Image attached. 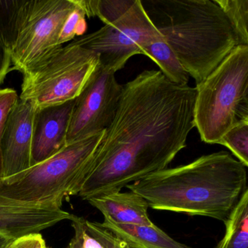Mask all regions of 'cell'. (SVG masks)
I'll return each mask as SVG.
<instances>
[{
    "label": "cell",
    "mask_w": 248,
    "mask_h": 248,
    "mask_svg": "<svg viewBox=\"0 0 248 248\" xmlns=\"http://www.w3.org/2000/svg\"><path fill=\"white\" fill-rule=\"evenodd\" d=\"M123 86L114 120L81 184L78 195L86 201L168 168L194 127L196 88L172 83L156 70Z\"/></svg>",
    "instance_id": "cell-1"
},
{
    "label": "cell",
    "mask_w": 248,
    "mask_h": 248,
    "mask_svg": "<svg viewBox=\"0 0 248 248\" xmlns=\"http://www.w3.org/2000/svg\"><path fill=\"white\" fill-rule=\"evenodd\" d=\"M149 207L226 222L248 190V167L222 151L150 174L126 186Z\"/></svg>",
    "instance_id": "cell-2"
},
{
    "label": "cell",
    "mask_w": 248,
    "mask_h": 248,
    "mask_svg": "<svg viewBox=\"0 0 248 248\" xmlns=\"http://www.w3.org/2000/svg\"><path fill=\"white\" fill-rule=\"evenodd\" d=\"M155 28L197 84L237 46L215 0H140Z\"/></svg>",
    "instance_id": "cell-3"
},
{
    "label": "cell",
    "mask_w": 248,
    "mask_h": 248,
    "mask_svg": "<svg viewBox=\"0 0 248 248\" xmlns=\"http://www.w3.org/2000/svg\"><path fill=\"white\" fill-rule=\"evenodd\" d=\"M104 132L66 145L48 159L0 181V197L10 202L61 209L78 195Z\"/></svg>",
    "instance_id": "cell-4"
},
{
    "label": "cell",
    "mask_w": 248,
    "mask_h": 248,
    "mask_svg": "<svg viewBox=\"0 0 248 248\" xmlns=\"http://www.w3.org/2000/svg\"><path fill=\"white\" fill-rule=\"evenodd\" d=\"M77 0H0V34L14 70L27 69L62 46L59 34Z\"/></svg>",
    "instance_id": "cell-5"
},
{
    "label": "cell",
    "mask_w": 248,
    "mask_h": 248,
    "mask_svg": "<svg viewBox=\"0 0 248 248\" xmlns=\"http://www.w3.org/2000/svg\"><path fill=\"white\" fill-rule=\"evenodd\" d=\"M194 127L204 143H217L233 125L248 121V46H237L196 87Z\"/></svg>",
    "instance_id": "cell-6"
},
{
    "label": "cell",
    "mask_w": 248,
    "mask_h": 248,
    "mask_svg": "<svg viewBox=\"0 0 248 248\" xmlns=\"http://www.w3.org/2000/svg\"><path fill=\"white\" fill-rule=\"evenodd\" d=\"M99 63V55L69 44L52 52L23 75L19 99L37 109L75 100Z\"/></svg>",
    "instance_id": "cell-7"
},
{
    "label": "cell",
    "mask_w": 248,
    "mask_h": 248,
    "mask_svg": "<svg viewBox=\"0 0 248 248\" xmlns=\"http://www.w3.org/2000/svg\"><path fill=\"white\" fill-rule=\"evenodd\" d=\"M162 38L142 6L136 0L133 6L117 21L89 34L77 37L70 44L99 55V62L116 73L136 55H142V47Z\"/></svg>",
    "instance_id": "cell-8"
},
{
    "label": "cell",
    "mask_w": 248,
    "mask_h": 248,
    "mask_svg": "<svg viewBox=\"0 0 248 248\" xmlns=\"http://www.w3.org/2000/svg\"><path fill=\"white\" fill-rule=\"evenodd\" d=\"M123 89L115 73L99 62L75 98L66 145L105 131L114 120Z\"/></svg>",
    "instance_id": "cell-9"
},
{
    "label": "cell",
    "mask_w": 248,
    "mask_h": 248,
    "mask_svg": "<svg viewBox=\"0 0 248 248\" xmlns=\"http://www.w3.org/2000/svg\"><path fill=\"white\" fill-rule=\"evenodd\" d=\"M36 111L37 108L31 102L18 98L7 118L2 136L5 178L31 167Z\"/></svg>",
    "instance_id": "cell-10"
},
{
    "label": "cell",
    "mask_w": 248,
    "mask_h": 248,
    "mask_svg": "<svg viewBox=\"0 0 248 248\" xmlns=\"http://www.w3.org/2000/svg\"><path fill=\"white\" fill-rule=\"evenodd\" d=\"M75 99L37 109L34 117L31 167L53 156L66 145Z\"/></svg>",
    "instance_id": "cell-11"
},
{
    "label": "cell",
    "mask_w": 248,
    "mask_h": 248,
    "mask_svg": "<svg viewBox=\"0 0 248 248\" xmlns=\"http://www.w3.org/2000/svg\"><path fill=\"white\" fill-rule=\"evenodd\" d=\"M72 217L62 208L15 204L0 197V234L12 239L40 233Z\"/></svg>",
    "instance_id": "cell-12"
},
{
    "label": "cell",
    "mask_w": 248,
    "mask_h": 248,
    "mask_svg": "<svg viewBox=\"0 0 248 248\" xmlns=\"http://www.w3.org/2000/svg\"><path fill=\"white\" fill-rule=\"evenodd\" d=\"M87 201L98 209L104 217L123 224L153 226L148 214L149 206L139 194L129 191H113L91 197Z\"/></svg>",
    "instance_id": "cell-13"
},
{
    "label": "cell",
    "mask_w": 248,
    "mask_h": 248,
    "mask_svg": "<svg viewBox=\"0 0 248 248\" xmlns=\"http://www.w3.org/2000/svg\"><path fill=\"white\" fill-rule=\"evenodd\" d=\"M99 225L131 248H191L172 239L155 224H123L104 217Z\"/></svg>",
    "instance_id": "cell-14"
},
{
    "label": "cell",
    "mask_w": 248,
    "mask_h": 248,
    "mask_svg": "<svg viewBox=\"0 0 248 248\" xmlns=\"http://www.w3.org/2000/svg\"><path fill=\"white\" fill-rule=\"evenodd\" d=\"M142 55L153 60L160 69L161 73L172 83L188 85L189 75L163 37L143 46Z\"/></svg>",
    "instance_id": "cell-15"
},
{
    "label": "cell",
    "mask_w": 248,
    "mask_h": 248,
    "mask_svg": "<svg viewBox=\"0 0 248 248\" xmlns=\"http://www.w3.org/2000/svg\"><path fill=\"white\" fill-rule=\"evenodd\" d=\"M224 224L226 232L215 248H248V190Z\"/></svg>",
    "instance_id": "cell-16"
},
{
    "label": "cell",
    "mask_w": 248,
    "mask_h": 248,
    "mask_svg": "<svg viewBox=\"0 0 248 248\" xmlns=\"http://www.w3.org/2000/svg\"><path fill=\"white\" fill-rule=\"evenodd\" d=\"M224 13L237 40L248 46V0H215Z\"/></svg>",
    "instance_id": "cell-17"
},
{
    "label": "cell",
    "mask_w": 248,
    "mask_h": 248,
    "mask_svg": "<svg viewBox=\"0 0 248 248\" xmlns=\"http://www.w3.org/2000/svg\"><path fill=\"white\" fill-rule=\"evenodd\" d=\"M136 0H80L88 18L96 16L105 25L121 18L133 6Z\"/></svg>",
    "instance_id": "cell-18"
},
{
    "label": "cell",
    "mask_w": 248,
    "mask_h": 248,
    "mask_svg": "<svg viewBox=\"0 0 248 248\" xmlns=\"http://www.w3.org/2000/svg\"><path fill=\"white\" fill-rule=\"evenodd\" d=\"M217 144L228 148L237 160L248 168V121L233 125L222 136Z\"/></svg>",
    "instance_id": "cell-19"
},
{
    "label": "cell",
    "mask_w": 248,
    "mask_h": 248,
    "mask_svg": "<svg viewBox=\"0 0 248 248\" xmlns=\"http://www.w3.org/2000/svg\"><path fill=\"white\" fill-rule=\"evenodd\" d=\"M77 2L76 8L68 16L62 26L59 38L60 46L72 41L76 37H82L86 31L88 27L85 20L86 14L80 0H77Z\"/></svg>",
    "instance_id": "cell-20"
},
{
    "label": "cell",
    "mask_w": 248,
    "mask_h": 248,
    "mask_svg": "<svg viewBox=\"0 0 248 248\" xmlns=\"http://www.w3.org/2000/svg\"><path fill=\"white\" fill-rule=\"evenodd\" d=\"M18 93L12 88L0 89V181L5 178L3 156H2V136L7 118L12 108L18 101Z\"/></svg>",
    "instance_id": "cell-21"
},
{
    "label": "cell",
    "mask_w": 248,
    "mask_h": 248,
    "mask_svg": "<svg viewBox=\"0 0 248 248\" xmlns=\"http://www.w3.org/2000/svg\"><path fill=\"white\" fill-rule=\"evenodd\" d=\"M70 220L75 233L66 248H104L88 232L86 219L72 215Z\"/></svg>",
    "instance_id": "cell-22"
},
{
    "label": "cell",
    "mask_w": 248,
    "mask_h": 248,
    "mask_svg": "<svg viewBox=\"0 0 248 248\" xmlns=\"http://www.w3.org/2000/svg\"><path fill=\"white\" fill-rule=\"evenodd\" d=\"M88 232L95 238L104 248H133L123 241L117 239L111 232L101 227L96 221L85 220Z\"/></svg>",
    "instance_id": "cell-23"
},
{
    "label": "cell",
    "mask_w": 248,
    "mask_h": 248,
    "mask_svg": "<svg viewBox=\"0 0 248 248\" xmlns=\"http://www.w3.org/2000/svg\"><path fill=\"white\" fill-rule=\"evenodd\" d=\"M9 248H48L43 236L39 233L23 236L16 239Z\"/></svg>",
    "instance_id": "cell-24"
},
{
    "label": "cell",
    "mask_w": 248,
    "mask_h": 248,
    "mask_svg": "<svg viewBox=\"0 0 248 248\" xmlns=\"http://www.w3.org/2000/svg\"><path fill=\"white\" fill-rule=\"evenodd\" d=\"M11 56L9 50L0 34V86L11 71Z\"/></svg>",
    "instance_id": "cell-25"
},
{
    "label": "cell",
    "mask_w": 248,
    "mask_h": 248,
    "mask_svg": "<svg viewBox=\"0 0 248 248\" xmlns=\"http://www.w3.org/2000/svg\"><path fill=\"white\" fill-rule=\"evenodd\" d=\"M16 239L0 234V248H9Z\"/></svg>",
    "instance_id": "cell-26"
}]
</instances>
